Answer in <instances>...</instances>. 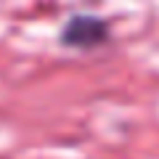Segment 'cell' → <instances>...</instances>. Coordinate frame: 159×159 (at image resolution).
Wrapping results in <instances>:
<instances>
[{
    "instance_id": "6da1fadb",
    "label": "cell",
    "mask_w": 159,
    "mask_h": 159,
    "mask_svg": "<svg viewBox=\"0 0 159 159\" xmlns=\"http://www.w3.org/2000/svg\"><path fill=\"white\" fill-rule=\"evenodd\" d=\"M109 40V27L96 16H72L61 29L66 48H96Z\"/></svg>"
}]
</instances>
